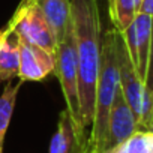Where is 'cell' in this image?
Segmentation results:
<instances>
[{
    "label": "cell",
    "mask_w": 153,
    "mask_h": 153,
    "mask_svg": "<svg viewBox=\"0 0 153 153\" xmlns=\"http://www.w3.org/2000/svg\"><path fill=\"white\" fill-rule=\"evenodd\" d=\"M71 18L78 59L81 122L87 129L95 113V92L101 62V18L98 0H71Z\"/></svg>",
    "instance_id": "cell-1"
},
{
    "label": "cell",
    "mask_w": 153,
    "mask_h": 153,
    "mask_svg": "<svg viewBox=\"0 0 153 153\" xmlns=\"http://www.w3.org/2000/svg\"><path fill=\"white\" fill-rule=\"evenodd\" d=\"M116 39H117L116 29H110L102 35L99 74L95 92V113L90 125L92 131L89 135V146L95 153L104 152L110 110L116 98V93L120 87Z\"/></svg>",
    "instance_id": "cell-2"
},
{
    "label": "cell",
    "mask_w": 153,
    "mask_h": 153,
    "mask_svg": "<svg viewBox=\"0 0 153 153\" xmlns=\"http://www.w3.org/2000/svg\"><path fill=\"white\" fill-rule=\"evenodd\" d=\"M54 75L59 78L63 96L66 101V110L81 135L86 134V128L81 122V110H80V90H78V59H76V47H75V35L72 21L65 30L63 36L57 42L56 51V71Z\"/></svg>",
    "instance_id": "cell-3"
},
{
    "label": "cell",
    "mask_w": 153,
    "mask_h": 153,
    "mask_svg": "<svg viewBox=\"0 0 153 153\" xmlns=\"http://www.w3.org/2000/svg\"><path fill=\"white\" fill-rule=\"evenodd\" d=\"M117 48V65H119V78L120 90L129 104L138 126L141 131H153V95L147 90L144 81L138 76L134 69L131 59L128 56L122 35L117 32L116 39Z\"/></svg>",
    "instance_id": "cell-4"
},
{
    "label": "cell",
    "mask_w": 153,
    "mask_h": 153,
    "mask_svg": "<svg viewBox=\"0 0 153 153\" xmlns=\"http://www.w3.org/2000/svg\"><path fill=\"white\" fill-rule=\"evenodd\" d=\"M8 26H11L23 41L33 44L56 57L57 36L35 3L17 8Z\"/></svg>",
    "instance_id": "cell-5"
},
{
    "label": "cell",
    "mask_w": 153,
    "mask_h": 153,
    "mask_svg": "<svg viewBox=\"0 0 153 153\" xmlns=\"http://www.w3.org/2000/svg\"><path fill=\"white\" fill-rule=\"evenodd\" d=\"M152 26H153V17L140 12L135 17V20L120 33L128 56L131 59V63L143 81H146L149 57H150Z\"/></svg>",
    "instance_id": "cell-6"
},
{
    "label": "cell",
    "mask_w": 153,
    "mask_h": 153,
    "mask_svg": "<svg viewBox=\"0 0 153 153\" xmlns=\"http://www.w3.org/2000/svg\"><path fill=\"white\" fill-rule=\"evenodd\" d=\"M137 131H141L138 126V122L126 102L120 87L116 93V98L113 101L110 116H108V123H107V135H105V144H104V152L116 147L117 144L123 143L126 138H129L132 134ZM102 152V153H104Z\"/></svg>",
    "instance_id": "cell-7"
},
{
    "label": "cell",
    "mask_w": 153,
    "mask_h": 153,
    "mask_svg": "<svg viewBox=\"0 0 153 153\" xmlns=\"http://www.w3.org/2000/svg\"><path fill=\"white\" fill-rule=\"evenodd\" d=\"M20 38V36H18ZM56 71V57L20 38V81H42Z\"/></svg>",
    "instance_id": "cell-8"
},
{
    "label": "cell",
    "mask_w": 153,
    "mask_h": 153,
    "mask_svg": "<svg viewBox=\"0 0 153 153\" xmlns=\"http://www.w3.org/2000/svg\"><path fill=\"white\" fill-rule=\"evenodd\" d=\"M89 149V137L76 131L68 110L59 116L57 129L50 143V153H86Z\"/></svg>",
    "instance_id": "cell-9"
},
{
    "label": "cell",
    "mask_w": 153,
    "mask_h": 153,
    "mask_svg": "<svg viewBox=\"0 0 153 153\" xmlns=\"http://www.w3.org/2000/svg\"><path fill=\"white\" fill-rule=\"evenodd\" d=\"M20 38L15 30L6 24L0 30V81H11L18 76Z\"/></svg>",
    "instance_id": "cell-10"
},
{
    "label": "cell",
    "mask_w": 153,
    "mask_h": 153,
    "mask_svg": "<svg viewBox=\"0 0 153 153\" xmlns=\"http://www.w3.org/2000/svg\"><path fill=\"white\" fill-rule=\"evenodd\" d=\"M33 3L39 8V11L54 30L59 42V39L63 36L65 30L72 21L71 0H35Z\"/></svg>",
    "instance_id": "cell-11"
},
{
    "label": "cell",
    "mask_w": 153,
    "mask_h": 153,
    "mask_svg": "<svg viewBox=\"0 0 153 153\" xmlns=\"http://www.w3.org/2000/svg\"><path fill=\"white\" fill-rule=\"evenodd\" d=\"M143 0H108L113 29L122 33L140 14Z\"/></svg>",
    "instance_id": "cell-12"
},
{
    "label": "cell",
    "mask_w": 153,
    "mask_h": 153,
    "mask_svg": "<svg viewBox=\"0 0 153 153\" xmlns=\"http://www.w3.org/2000/svg\"><path fill=\"white\" fill-rule=\"evenodd\" d=\"M23 81H18L17 84H6L2 95H0V153H3V143L5 135L8 131V126L12 119V113L15 108L17 96L21 89Z\"/></svg>",
    "instance_id": "cell-13"
},
{
    "label": "cell",
    "mask_w": 153,
    "mask_h": 153,
    "mask_svg": "<svg viewBox=\"0 0 153 153\" xmlns=\"http://www.w3.org/2000/svg\"><path fill=\"white\" fill-rule=\"evenodd\" d=\"M104 153H153V131H137Z\"/></svg>",
    "instance_id": "cell-14"
},
{
    "label": "cell",
    "mask_w": 153,
    "mask_h": 153,
    "mask_svg": "<svg viewBox=\"0 0 153 153\" xmlns=\"http://www.w3.org/2000/svg\"><path fill=\"white\" fill-rule=\"evenodd\" d=\"M147 90L153 95V26H152V45H150V57H149V66L146 74V81H144Z\"/></svg>",
    "instance_id": "cell-15"
},
{
    "label": "cell",
    "mask_w": 153,
    "mask_h": 153,
    "mask_svg": "<svg viewBox=\"0 0 153 153\" xmlns=\"http://www.w3.org/2000/svg\"><path fill=\"white\" fill-rule=\"evenodd\" d=\"M140 12L153 17V0H143V3H141V11H140Z\"/></svg>",
    "instance_id": "cell-16"
},
{
    "label": "cell",
    "mask_w": 153,
    "mask_h": 153,
    "mask_svg": "<svg viewBox=\"0 0 153 153\" xmlns=\"http://www.w3.org/2000/svg\"><path fill=\"white\" fill-rule=\"evenodd\" d=\"M35 0H21L20 2V5H18V8H23V6H27V5H30V3H33Z\"/></svg>",
    "instance_id": "cell-17"
},
{
    "label": "cell",
    "mask_w": 153,
    "mask_h": 153,
    "mask_svg": "<svg viewBox=\"0 0 153 153\" xmlns=\"http://www.w3.org/2000/svg\"><path fill=\"white\" fill-rule=\"evenodd\" d=\"M86 153H95V152H93V150H92V147L89 146V149H87V152H86Z\"/></svg>",
    "instance_id": "cell-18"
}]
</instances>
